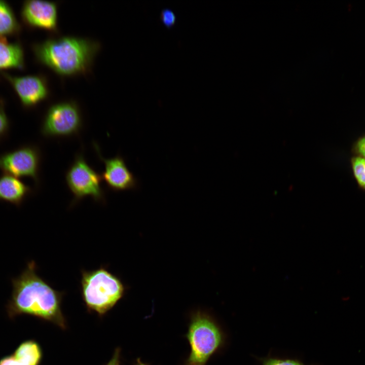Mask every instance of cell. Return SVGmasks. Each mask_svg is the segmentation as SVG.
I'll list each match as a JSON object with an SVG mask.
<instances>
[{"mask_svg": "<svg viewBox=\"0 0 365 365\" xmlns=\"http://www.w3.org/2000/svg\"><path fill=\"white\" fill-rule=\"evenodd\" d=\"M99 159L104 164V170L101 175L107 187L114 191L135 190L138 187L137 178L128 168L124 159L119 155L106 159L101 155L100 150L94 143Z\"/></svg>", "mask_w": 365, "mask_h": 365, "instance_id": "cell-10", "label": "cell"}, {"mask_svg": "<svg viewBox=\"0 0 365 365\" xmlns=\"http://www.w3.org/2000/svg\"><path fill=\"white\" fill-rule=\"evenodd\" d=\"M262 365H305L302 361L293 358H280L268 357L261 360Z\"/></svg>", "mask_w": 365, "mask_h": 365, "instance_id": "cell-17", "label": "cell"}, {"mask_svg": "<svg viewBox=\"0 0 365 365\" xmlns=\"http://www.w3.org/2000/svg\"><path fill=\"white\" fill-rule=\"evenodd\" d=\"M186 337L191 349L185 365H205L225 342L221 328L212 316L201 310L192 313Z\"/></svg>", "mask_w": 365, "mask_h": 365, "instance_id": "cell-3", "label": "cell"}, {"mask_svg": "<svg viewBox=\"0 0 365 365\" xmlns=\"http://www.w3.org/2000/svg\"><path fill=\"white\" fill-rule=\"evenodd\" d=\"M0 72L11 84L24 107L35 106L48 97L49 89L44 77L38 75L18 77L3 71Z\"/></svg>", "mask_w": 365, "mask_h": 365, "instance_id": "cell-8", "label": "cell"}, {"mask_svg": "<svg viewBox=\"0 0 365 365\" xmlns=\"http://www.w3.org/2000/svg\"><path fill=\"white\" fill-rule=\"evenodd\" d=\"M82 126L76 102L65 101L51 105L43 119L41 132L45 137L68 136L77 134Z\"/></svg>", "mask_w": 365, "mask_h": 365, "instance_id": "cell-5", "label": "cell"}, {"mask_svg": "<svg viewBox=\"0 0 365 365\" xmlns=\"http://www.w3.org/2000/svg\"><path fill=\"white\" fill-rule=\"evenodd\" d=\"M106 365H120V349L117 348L113 357Z\"/></svg>", "mask_w": 365, "mask_h": 365, "instance_id": "cell-21", "label": "cell"}, {"mask_svg": "<svg viewBox=\"0 0 365 365\" xmlns=\"http://www.w3.org/2000/svg\"><path fill=\"white\" fill-rule=\"evenodd\" d=\"M24 66V51L17 42H9L5 36H0V69Z\"/></svg>", "mask_w": 365, "mask_h": 365, "instance_id": "cell-12", "label": "cell"}, {"mask_svg": "<svg viewBox=\"0 0 365 365\" xmlns=\"http://www.w3.org/2000/svg\"><path fill=\"white\" fill-rule=\"evenodd\" d=\"M41 153L35 145H24L0 155V170L15 177H29L39 183Z\"/></svg>", "mask_w": 365, "mask_h": 365, "instance_id": "cell-7", "label": "cell"}, {"mask_svg": "<svg viewBox=\"0 0 365 365\" xmlns=\"http://www.w3.org/2000/svg\"><path fill=\"white\" fill-rule=\"evenodd\" d=\"M99 48L97 41L72 35L50 38L32 45L36 60L62 76L88 72Z\"/></svg>", "mask_w": 365, "mask_h": 365, "instance_id": "cell-2", "label": "cell"}, {"mask_svg": "<svg viewBox=\"0 0 365 365\" xmlns=\"http://www.w3.org/2000/svg\"><path fill=\"white\" fill-rule=\"evenodd\" d=\"M81 290L88 309L103 315L123 297L126 286L117 276L101 267L82 272Z\"/></svg>", "mask_w": 365, "mask_h": 365, "instance_id": "cell-4", "label": "cell"}, {"mask_svg": "<svg viewBox=\"0 0 365 365\" xmlns=\"http://www.w3.org/2000/svg\"><path fill=\"white\" fill-rule=\"evenodd\" d=\"M10 128V122L2 101H0V141L7 137Z\"/></svg>", "mask_w": 365, "mask_h": 365, "instance_id": "cell-16", "label": "cell"}, {"mask_svg": "<svg viewBox=\"0 0 365 365\" xmlns=\"http://www.w3.org/2000/svg\"><path fill=\"white\" fill-rule=\"evenodd\" d=\"M32 189L19 178L3 173L0 176V200L17 206L32 193Z\"/></svg>", "mask_w": 365, "mask_h": 365, "instance_id": "cell-11", "label": "cell"}, {"mask_svg": "<svg viewBox=\"0 0 365 365\" xmlns=\"http://www.w3.org/2000/svg\"><path fill=\"white\" fill-rule=\"evenodd\" d=\"M351 152L353 155L365 159V134L359 136L353 143Z\"/></svg>", "mask_w": 365, "mask_h": 365, "instance_id": "cell-19", "label": "cell"}, {"mask_svg": "<svg viewBox=\"0 0 365 365\" xmlns=\"http://www.w3.org/2000/svg\"><path fill=\"white\" fill-rule=\"evenodd\" d=\"M160 19L165 27L170 29L176 24L177 17L172 10L169 8H164L160 12Z\"/></svg>", "mask_w": 365, "mask_h": 365, "instance_id": "cell-18", "label": "cell"}, {"mask_svg": "<svg viewBox=\"0 0 365 365\" xmlns=\"http://www.w3.org/2000/svg\"><path fill=\"white\" fill-rule=\"evenodd\" d=\"M35 268V263L31 261L19 276L13 279L9 312L12 315H32L65 328V320L61 310L62 293L41 278Z\"/></svg>", "mask_w": 365, "mask_h": 365, "instance_id": "cell-1", "label": "cell"}, {"mask_svg": "<svg viewBox=\"0 0 365 365\" xmlns=\"http://www.w3.org/2000/svg\"><path fill=\"white\" fill-rule=\"evenodd\" d=\"M20 29L12 8L7 2L0 0V36L16 34Z\"/></svg>", "mask_w": 365, "mask_h": 365, "instance_id": "cell-13", "label": "cell"}, {"mask_svg": "<svg viewBox=\"0 0 365 365\" xmlns=\"http://www.w3.org/2000/svg\"><path fill=\"white\" fill-rule=\"evenodd\" d=\"M350 163L358 187L361 190H365V159L353 155L350 159Z\"/></svg>", "mask_w": 365, "mask_h": 365, "instance_id": "cell-15", "label": "cell"}, {"mask_svg": "<svg viewBox=\"0 0 365 365\" xmlns=\"http://www.w3.org/2000/svg\"><path fill=\"white\" fill-rule=\"evenodd\" d=\"M13 356L24 365H38L42 357V351L37 343L27 341L17 348Z\"/></svg>", "mask_w": 365, "mask_h": 365, "instance_id": "cell-14", "label": "cell"}, {"mask_svg": "<svg viewBox=\"0 0 365 365\" xmlns=\"http://www.w3.org/2000/svg\"><path fill=\"white\" fill-rule=\"evenodd\" d=\"M0 365H24L14 356H7L0 361Z\"/></svg>", "mask_w": 365, "mask_h": 365, "instance_id": "cell-20", "label": "cell"}, {"mask_svg": "<svg viewBox=\"0 0 365 365\" xmlns=\"http://www.w3.org/2000/svg\"><path fill=\"white\" fill-rule=\"evenodd\" d=\"M21 18L29 26L53 32L58 30V4L42 0H27L21 10Z\"/></svg>", "mask_w": 365, "mask_h": 365, "instance_id": "cell-9", "label": "cell"}, {"mask_svg": "<svg viewBox=\"0 0 365 365\" xmlns=\"http://www.w3.org/2000/svg\"><path fill=\"white\" fill-rule=\"evenodd\" d=\"M135 365H148L146 363L142 362L139 358L137 359L136 363Z\"/></svg>", "mask_w": 365, "mask_h": 365, "instance_id": "cell-22", "label": "cell"}, {"mask_svg": "<svg viewBox=\"0 0 365 365\" xmlns=\"http://www.w3.org/2000/svg\"><path fill=\"white\" fill-rule=\"evenodd\" d=\"M101 179V175L87 163L81 153L76 156L65 175L67 185L74 196V202L87 196L97 201L103 200Z\"/></svg>", "mask_w": 365, "mask_h": 365, "instance_id": "cell-6", "label": "cell"}]
</instances>
